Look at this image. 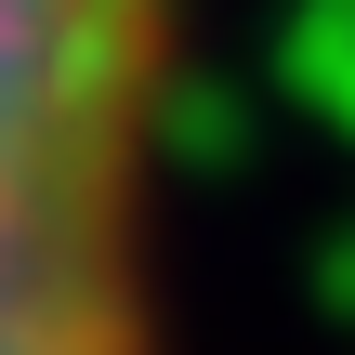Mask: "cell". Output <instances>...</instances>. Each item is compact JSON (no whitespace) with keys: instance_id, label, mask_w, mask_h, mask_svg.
I'll return each instance as SVG.
<instances>
[{"instance_id":"cell-1","label":"cell","mask_w":355,"mask_h":355,"mask_svg":"<svg viewBox=\"0 0 355 355\" xmlns=\"http://www.w3.org/2000/svg\"><path fill=\"white\" fill-rule=\"evenodd\" d=\"M171 0H0V355H145Z\"/></svg>"}]
</instances>
